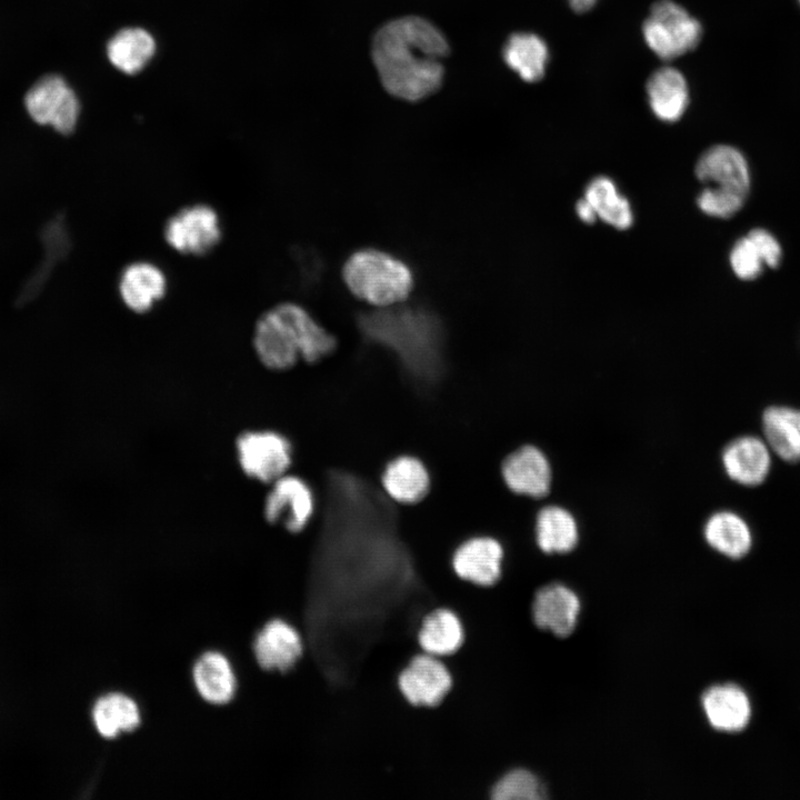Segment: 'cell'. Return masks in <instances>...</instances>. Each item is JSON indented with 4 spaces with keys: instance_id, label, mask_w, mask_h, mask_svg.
<instances>
[{
    "instance_id": "52a82bcc",
    "label": "cell",
    "mask_w": 800,
    "mask_h": 800,
    "mask_svg": "<svg viewBox=\"0 0 800 800\" xmlns=\"http://www.w3.org/2000/svg\"><path fill=\"white\" fill-rule=\"evenodd\" d=\"M26 109L39 124L51 126L62 134L71 133L79 120L80 103L66 80L57 74L40 78L27 92Z\"/></svg>"
},
{
    "instance_id": "d4e9b609",
    "label": "cell",
    "mask_w": 800,
    "mask_h": 800,
    "mask_svg": "<svg viewBox=\"0 0 800 800\" xmlns=\"http://www.w3.org/2000/svg\"><path fill=\"white\" fill-rule=\"evenodd\" d=\"M193 680L201 697L212 703L228 702L236 690V678L228 659L219 652H207L193 668Z\"/></svg>"
},
{
    "instance_id": "2e32d148",
    "label": "cell",
    "mask_w": 800,
    "mask_h": 800,
    "mask_svg": "<svg viewBox=\"0 0 800 800\" xmlns=\"http://www.w3.org/2000/svg\"><path fill=\"white\" fill-rule=\"evenodd\" d=\"M303 651L304 644L298 629L280 619L269 621L254 642L256 658L266 670L286 672L297 664Z\"/></svg>"
},
{
    "instance_id": "8fae6325",
    "label": "cell",
    "mask_w": 800,
    "mask_h": 800,
    "mask_svg": "<svg viewBox=\"0 0 800 800\" xmlns=\"http://www.w3.org/2000/svg\"><path fill=\"white\" fill-rule=\"evenodd\" d=\"M380 484L386 496L396 503L407 507L419 504L430 493L431 471L416 454H396L382 466Z\"/></svg>"
},
{
    "instance_id": "83f0119b",
    "label": "cell",
    "mask_w": 800,
    "mask_h": 800,
    "mask_svg": "<svg viewBox=\"0 0 800 800\" xmlns=\"http://www.w3.org/2000/svg\"><path fill=\"white\" fill-rule=\"evenodd\" d=\"M92 719L102 737L113 738L120 732L133 730L140 722V712L131 698L122 693H110L96 702Z\"/></svg>"
},
{
    "instance_id": "3957f363",
    "label": "cell",
    "mask_w": 800,
    "mask_h": 800,
    "mask_svg": "<svg viewBox=\"0 0 800 800\" xmlns=\"http://www.w3.org/2000/svg\"><path fill=\"white\" fill-rule=\"evenodd\" d=\"M342 278L354 297L378 308L406 301L414 286L409 266L378 249L353 252L343 264Z\"/></svg>"
},
{
    "instance_id": "44dd1931",
    "label": "cell",
    "mask_w": 800,
    "mask_h": 800,
    "mask_svg": "<svg viewBox=\"0 0 800 800\" xmlns=\"http://www.w3.org/2000/svg\"><path fill=\"white\" fill-rule=\"evenodd\" d=\"M762 430L771 452L786 462H800V409L767 408L762 414Z\"/></svg>"
},
{
    "instance_id": "277c9868",
    "label": "cell",
    "mask_w": 800,
    "mask_h": 800,
    "mask_svg": "<svg viewBox=\"0 0 800 800\" xmlns=\"http://www.w3.org/2000/svg\"><path fill=\"white\" fill-rule=\"evenodd\" d=\"M648 47L662 60L670 61L693 50L702 37L701 23L672 0L652 4L642 24Z\"/></svg>"
},
{
    "instance_id": "9a60e30c",
    "label": "cell",
    "mask_w": 800,
    "mask_h": 800,
    "mask_svg": "<svg viewBox=\"0 0 800 800\" xmlns=\"http://www.w3.org/2000/svg\"><path fill=\"white\" fill-rule=\"evenodd\" d=\"M722 464L733 481L756 487L764 482L771 469V450L764 439L742 436L722 451Z\"/></svg>"
},
{
    "instance_id": "4fadbf2b",
    "label": "cell",
    "mask_w": 800,
    "mask_h": 800,
    "mask_svg": "<svg viewBox=\"0 0 800 800\" xmlns=\"http://www.w3.org/2000/svg\"><path fill=\"white\" fill-rule=\"evenodd\" d=\"M168 278L156 263L147 260L127 264L118 280L123 304L136 313L150 311L167 293Z\"/></svg>"
},
{
    "instance_id": "6da1fadb",
    "label": "cell",
    "mask_w": 800,
    "mask_h": 800,
    "mask_svg": "<svg viewBox=\"0 0 800 800\" xmlns=\"http://www.w3.org/2000/svg\"><path fill=\"white\" fill-rule=\"evenodd\" d=\"M449 46L426 19L404 17L381 27L372 42V58L384 89L407 101L436 92L443 79L442 59Z\"/></svg>"
},
{
    "instance_id": "5b68a950",
    "label": "cell",
    "mask_w": 800,
    "mask_h": 800,
    "mask_svg": "<svg viewBox=\"0 0 800 800\" xmlns=\"http://www.w3.org/2000/svg\"><path fill=\"white\" fill-rule=\"evenodd\" d=\"M163 238L170 248L181 254L206 256L221 241L220 217L206 203L186 206L167 220Z\"/></svg>"
},
{
    "instance_id": "cb8c5ba5",
    "label": "cell",
    "mask_w": 800,
    "mask_h": 800,
    "mask_svg": "<svg viewBox=\"0 0 800 800\" xmlns=\"http://www.w3.org/2000/svg\"><path fill=\"white\" fill-rule=\"evenodd\" d=\"M583 198L593 208L597 218L607 224L627 230L633 223V212L627 198L619 193L612 179L606 176L593 178L586 187Z\"/></svg>"
},
{
    "instance_id": "836d02e7",
    "label": "cell",
    "mask_w": 800,
    "mask_h": 800,
    "mask_svg": "<svg viewBox=\"0 0 800 800\" xmlns=\"http://www.w3.org/2000/svg\"><path fill=\"white\" fill-rule=\"evenodd\" d=\"M572 10L578 13L586 12L593 8L597 0H568Z\"/></svg>"
},
{
    "instance_id": "f1b7e54d",
    "label": "cell",
    "mask_w": 800,
    "mask_h": 800,
    "mask_svg": "<svg viewBox=\"0 0 800 800\" xmlns=\"http://www.w3.org/2000/svg\"><path fill=\"white\" fill-rule=\"evenodd\" d=\"M491 800H540L544 798L542 784L526 769H512L501 774L492 784Z\"/></svg>"
},
{
    "instance_id": "4dcf8cb0",
    "label": "cell",
    "mask_w": 800,
    "mask_h": 800,
    "mask_svg": "<svg viewBox=\"0 0 800 800\" xmlns=\"http://www.w3.org/2000/svg\"><path fill=\"white\" fill-rule=\"evenodd\" d=\"M730 264L734 274L742 280L756 279L761 273L764 264L762 254L748 234L732 247Z\"/></svg>"
},
{
    "instance_id": "1f68e13d",
    "label": "cell",
    "mask_w": 800,
    "mask_h": 800,
    "mask_svg": "<svg viewBox=\"0 0 800 800\" xmlns=\"http://www.w3.org/2000/svg\"><path fill=\"white\" fill-rule=\"evenodd\" d=\"M748 236L760 250L764 264L777 268L781 259V247L777 239L764 229H752Z\"/></svg>"
},
{
    "instance_id": "4316f807",
    "label": "cell",
    "mask_w": 800,
    "mask_h": 800,
    "mask_svg": "<svg viewBox=\"0 0 800 800\" xmlns=\"http://www.w3.org/2000/svg\"><path fill=\"white\" fill-rule=\"evenodd\" d=\"M156 50L153 38L140 28L123 29L108 43L107 52L111 63L124 73L140 71Z\"/></svg>"
},
{
    "instance_id": "ac0fdd59",
    "label": "cell",
    "mask_w": 800,
    "mask_h": 800,
    "mask_svg": "<svg viewBox=\"0 0 800 800\" xmlns=\"http://www.w3.org/2000/svg\"><path fill=\"white\" fill-rule=\"evenodd\" d=\"M702 707L709 723L720 731H741L751 719L749 697L737 684L726 683L709 688L702 696Z\"/></svg>"
},
{
    "instance_id": "7402d4cb",
    "label": "cell",
    "mask_w": 800,
    "mask_h": 800,
    "mask_svg": "<svg viewBox=\"0 0 800 800\" xmlns=\"http://www.w3.org/2000/svg\"><path fill=\"white\" fill-rule=\"evenodd\" d=\"M502 56L507 66L528 82L542 79L549 60L546 42L539 36L528 32L511 34Z\"/></svg>"
},
{
    "instance_id": "5bb4252c",
    "label": "cell",
    "mask_w": 800,
    "mask_h": 800,
    "mask_svg": "<svg viewBox=\"0 0 800 800\" xmlns=\"http://www.w3.org/2000/svg\"><path fill=\"white\" fill-rule=\"evenodd\" d=\"M506 486L514 493L540 498L550 490L551 468L546 456L534 446H522L501 463Z\"/></svg>"
},
{
    "instance_id": "30bf717a",
    "label": "cell",
    "mask_w": 800,
    "mask_h": 800,
    "mask_svg": "<svg viewBox=\"0 0 800 800\" xmlns=\"http://www.w3.org/2000/svg\"><path fill=\"white\" fill-rule=\"evenodd\" d=\"M504 550L493 537L473 534L462 540L451 556L454 574L471 584L490 588L502 574Z\"/></svg>"
},
{
    "instance_id": "ffe728a7",
    "label": "cell",
    "mask_w": 800,
    "mask_h": 800,
    "mask_svg": "<svg viewBox=\"0 0 800 800\" xmlns=\"http://www.w3.org/2000/svg\"><path fill=\"white\" fill-rule=\"evenodd\" d=\"M464 630L459 616L451 609L439 607L421 620L417 640L421 652L446 658L459 650Z\"/></svg>"
},
{
    "instance_id": "d6986e66",
    "label": "cell",
    "mask_w": 800,
    "mask_h": 800,
    "mask_svg": "<svg viewBox=\"0 0 800 800\" xmlns=\"http://www.w3.org/2000/svg\"><path fill=\"white\" fill-rule=\"evenodd\" d=\"M653 114L664 122L679 120L689 103V90L683 74L672 67L657 69L646 86Z\"/></svg>"
},
{
    "instance_id": "e575fe53",
    "label": "cell",
    "mask_w": 800,
    "mask_h": 800,
    "mask_svg": "<svg viewBox=\"0 0 800 800\" xmlns=\"http://www.w3.org/2000/svg\"><path fill=\"white\" fill-rule=\"evenodd\" d=\"M799 2H800V0H799Z\"/></svg>"
},
{
    "instance_id": "484cf974",
    "label": "cell",
    "mask_w": 800,
    "mask_h": 800,
    "mask_svg": "<svg viewBox=\"0 0 800 800\" xmlns=\"http://www.w3.org/2000/svg\"><path fill=\"white\" fill-rule=\"evenodd\" d=\"M536 539L544 552H568L578 542L577 522L572 514L561 507H544L537 514Z\"/></svg>"
},
{
    "instance_id": "d6a6232c",
    "label": "cell",
    "mask_w": 800,
    "mask_h": 800,
    "mask_svg": "<svg viewBox=\"0 0 800 800\" xmlns=\"http://www.w3.org/2000/svg\"><path fill=\"white\" fill-rule=\"evenodd\" d=\"M576 213L584 223H593L598 219L593 208L584 198L576 203Z\"/></svg>"
},
{
    "instance_id": "8992f818",
    "label": "cell",
    "mask_w": 800,
    "mask_h": 800,
    "mask_svg": "<svg viewBox=\"0 0 800 800\" xmlns=\"http://www.w3.org/2000/svg\"><path fill=\"white\" fill-rule=\"evenodd\" d=\"M236 449L242 471L264 483H272L284 476L293 461L290 440L272 430L241 433L237 439Z\"/></svg>"
},
{
    "instance_id": "603a6c76",
    "label": "cell",
    "mask_w": 800,
    "mask_h": 800,
    "mask_svg": "<svg viewBox=\"0 0 800 800\" xmlns=\"http://www.w3.org/2000/svg\"><path fill=\"white\" fill-rule=\"evenodd\" d=\"M704 538L713 549L732 559L744 557L752 546L749 524L731 511L712 514L706 522Z\"/></svg>"
},
{
    "instance_id": "7a4b0ae2",
    "label": "cell",
    "mask_w": 800,
    "mask_h": 800,
    "mask_svg": "<svg viewBox=\"0 0 800 800\" xmlns=\"http://www.w3.org/2000/svg\"><path fill=\"white\" fill-rule=\"evenodd\" d=\"M337 346V338L294 302H282L267 310L253 331V348L259 360L277 371L291 369L299 359L318 363L331 356Z\"/></svg>"
},
{
    "instance_id": "e0dca14e",
    "label": "cell",
    "mask_w": 800,
    "mask_h": 800,
    "mask_svg": "<svg viewBox=\"0 0 800 800\" xmlns=\"http://www.w3.org/2000/svg\"><path fill=\"white\" fill-rule=\"evenodd\" d=\"M580 610L577 594L566 586L553 583L538 590L532 603L534 623L556 636H569Z\"/></svg>"
},
{
    "instance_id": "9c48e42d",
    "label": "cell",
    "mask_w": 800,
    "mask_h": 800,
    "mask_svg": "<svg viewBox=\"0 0 800 800\" xmlns=\"http://www.w3.org/2000/svg\"><path fill=\"white\" fill-rule=\"evenodd\" d=\"M398 688L413 707H437L452 687V676L441 658L420 652L398 676Z\"/></svg>"
},
{
    "instance_id": "7c38bea8",
    "label": "cell",
    "mask_w": 800,
    "mask_h": 800,
    "mask_svg": "<svg viewBox=\"0 0 800 800\" xmlns=\"http://www.w3.org/2000/svg\"><path fill=\"white\" fill-rule=\"evenodd\" d=\"M694 173L707 187L748 196L750 176L743 154L729 144H716L699 157Z\"/></svg>"
},
{
    "instance_id": "ba28073f",
    "label": "cell",
    "mask_w": 800,
    "mask_h": 800,
    "mask_svg": "<svg viewBox=\"0 0 800 800\" xmlns=\"http://www.w3.org/2000/svg\"><path fill=\"white\" fill-rule=\"evenodd\" d=\"M314 510L316 498L310 484L301 477L287 473L272 482L263 506L266 520L282 524L290 533L302 532Z\"/></svg>"
},
{
    "instance_id": "f546056e",
    "label": "cell",
    "mask_w": 800,
    "mask_h": 800,
    "mask_svg": "<svg viewBox=\"0 0 800 800\" xmlns=\"http://www.w3.org/2000/svg\"><path fill=\"white\" fill-rule=\"evenodd\" d=\"M746 198L737 192L706 187L698 194L697 204L708 216L728 219L738 213Z\"/></svg>"
}]
</instances>
